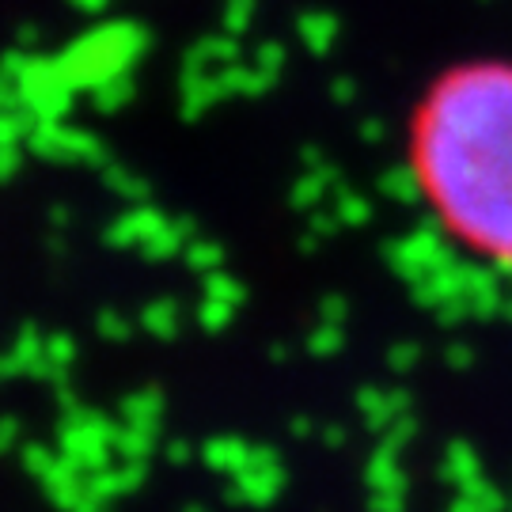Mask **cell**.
<instances>
[{
  "instance_id": "cell-1",
  "label": "cell",
  "mask_w": 512,
  "mask_h": 512,
  "mask_svg": "<svg viewBox=\"0 0 512 512\" xmlns=\"http://www.w3.org/2000/svg\"><path fill=\"white\" fill-rule=\"evenodd\" d=\"M410 171L440 232L512 274V61L440 76L410 122Z\"/></svg>"
}]
</instances>
